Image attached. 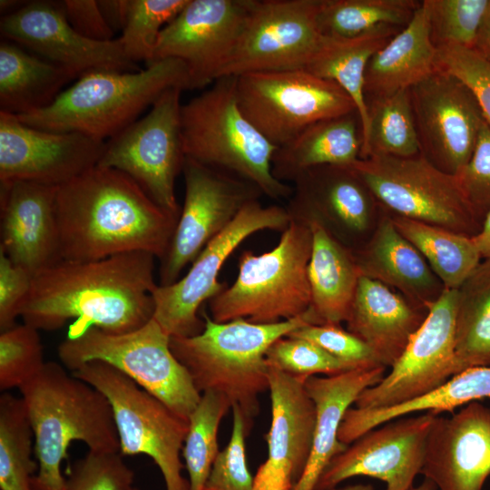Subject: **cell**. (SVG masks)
Listing matches in <instances>:
<instances>
[{
    "mask_svg": "<svg viewBox=\"0 0 490 490\" xmlns=\"http://www.w3.org/2000/svg\"><path fill=\"white\" fill-rule=\"evenodd\" d=\"M183 205L168 250L161 260L160 286L180 279L206 245L250 202L263 194L251 182L185 157Z\"/></svg>",
    "mask_w": 490,
    "mask_h": 490,
    "instance_id": "obj_14",
    "label": "cell"
},
{
    "mask_svg": "<svg viewBox=\"0 0 490 490\" xmlns=\"http://www.w3.org/2000/svg\"><path fill=\"white\" fill-rule=\"evenodd\" d=\"M67 474L64 490H130L134 481L120 453L89 451Z\"/></svg>",
    "mask_w": 490,
    "mask_h": 490,
    "instance_id": "obj_45",
    "label": "cell"
},
{
    "mask_svg": "<svg viewBox=\"0 0 490 490\" xmlns=\"http://www.w3.org/2000/svg\"><path fill=\"white\" fill-rule=\"evenodd\" d=\"M286 209L291 220L331 224L346 233L359 234L369 224L372 199L369 190L351 166H320L299 174Z\"/></svg>",
    "mask_w": 490,
    "mask_h": 490,
    "instance_id": "obj_25",
    "label": "cell"
},
{
    "mask_svg": "<svg viewBox=\"0 0 490 490\" xmlns=\"http://www.w3.org/2000/svg\"><path fill=\"white\" fill-rule=\"evenodd\" d=\"M66 17L73 28L85 38L106 42L113 40L114 31L104 19L98 1H62Z\"/></svg>",
    "mask_w": 490,
    "mask_h": 490,
    "instance_id": "obj_51",
    "label": "cell"
},
{
    "mask_svg": "<svg viewBox=\"0 0 490 490\" xmlns=\"http://www.w3.org/2000/svg\"><path fill=\"white\" fill-rule=\"evenodd\" d=\"M318 4L319 0H256L220 77L304 69L322 39L317 23Z\"/></svg>",
    "mask_w": 490,
    "mask_h": 490,
    "instance_id": "obj_16",
    "label": "cell"
},
{
    "mask_svg": "<svg viewBox=\"0 0 490 490\" xmlns=\"http://www.w3.org/2000/svg\"><path fill=\"white\" fill-rule=\"evenodd\" d=\"M456 176L466 200L482 221L490 211V124L485 120L469 161Z\"/></svg>",
    "mask_w": 490,
    "mask_h": 490,
    "instance_id": "obj_49",
    "label": "cell"
},
{
    "mask_svg": "<svg viewBox=\"0 0 490 490\" xmlns=\"http://www.w3.org/2000/svg\"><path fill=\"white\" fill-rule=\"evenodd\" d=\"M204 328L191 337H172L171 349L197 390L225 397L242 413L248 434L260 414L259 396L269 390L266 354L278 339L307 325H318L309 309L292 319L256 324L246 319L218 323L202 312Z\"/></svg>",
    "mask_w": 490,
    "mask_h": 490,
    "instance_id": "obj_4",
    "label": "cell"
},
{
    "mask_svg": "<svg viewBox=\"0 0 490 490\" xmlns=\"http://www.w3.org/2000/svg\"><path fill=\"white\" fill-rule=\"evenodd\" d=\"M351 167L374 199L397 216L471 237L481 228L457 176L440 170L422 154L370 156Z\"/></svg>",
    "mask_w": 490,
    "mask_h": 490,
    "instance_id": "obj_10",
    "label": "cell"
},
{
    "mask_svg": "<svg viewBox=\"0 0 490 490\" xmlns=\"http://www.w3.org/2000/svg\"><path fill=\"white\" fill-rule=\"evenodd\" d=\"M360 275L400 290L427 309L445 289L419 250L384 217L367 245L354 254Z\"/></svg>",
    "mask_w": 490,
    "mask_h": 490,
    "instance_id": "obj_28",
    "label": "cell"
},
{
    "mask_svg": "<svg viewBox=\"0 0 490 490\" xmlns=\"http://www.w3.org/2000/svg\"><path fill=\"white\" fill-rule=\"evenodd\" d=\"M306 379L269 369L271 420L265 436L268 457L254 475V490H292L306 469L316 422Z\"/></svg>",
    "mask_w": 490,
    "mask_h": 490,
    "instance_id": "obj_22",
    "label": "cell"
},
{
    "mask_svg": "<svg viewBox=\"0 0 490 490\" xmlns=\"http://www.w3.org/2000/svg\"><path fill=\"white\" fill-rule=\"evenodd\" d=\"M55 215L60 260L71 261L133 251L161 261L179 218L125 173L97 165L58 186Z\"/></svg>",
    "mask_w": 490,
    "mask_h": 490,
    "instance_id": "obj_2",
    "label": "cell"
},
{
    "mask_svg": "<svg viewBox=\"0 0 490 490\" xmlns=\"http://www.w3.org/2000/svg\"><path fill=\"white\" fill-rule=\"evenodd\" d=\"M288 337L311 341L338 359L357 368L382 366L364 341L338 324L307 325Z\"/></svg>",
    "mask_w": 490,
    "mask_h": 490,
    "instance_id": "obj_48",
    "label": "cell"
},
{
    "mask_svg": "<svg viewBox=\"0 0 490 490\" xmlns=\"http://www.w3.org/2000/svg\"><path fill=\"white\" fill-rule=\"evenodd\" d=\"M362 127L357 112L319 121L279 147L272 158V172L286 182L301 172L320 166H351L360 159Z\"/></svg>",
    "mask_w": 490,
    "mask_h": 490,
    "instance_id": "obj_30",
    "label": "cell"
},
{
    "mask_svg": "<svg viewBox=\"0 0 490 490\" xmlns=\"http://www.w3.org/2000/svg\"><path fill=\"white\" fill-rule=\"evenodd\" d=\"M236 95L245 117L277 148L315 122L357 112L340 86L305 69L236 76Z\"/></svg>",
    "mask_w": 490,
    "mask_h": 490,
    "instance_id": "obj_11",
    "label": "cell"
},
{
    "mask_svg": "<svg viewBox=\"0 0 490 490\" xmlns=\"http://www.w3.org/2000/svg\"><path fill=\"white\" fill-rule=\"evenodd\" d=\"M39 330L23 323L1 331L0 389L20 388L44 368Z\"/></svg>",
    "mask_w": 490,
    "mask_h": 490,
    "instance_id": "obj_43",
    "label": "cell"
},
{
    "mask_svg": "<svg viewBox=\"0 0 490 490\" xmlns=\"http://www.w3.org/2000/svg\"><path fill=\"white\" fill-rule=\"evenodd\" d=\"M368 125L360 159L420 154L409 89L368 102Z\"/></svg>",
    "mask_w": 490,
    "mask_h": 490,
    "instance_id": "obj_38",
    "label": "cell"
},
{
    "mask_svg": "<svg viewBox=\"0 0 490 490\" xmlns=\"http://www.w3.org/2000/svg\"><path fill=\"white\" fill-rule=\"evenodd\" d=\"M486 397H490V366L467 368L408 402L378 409L348 408L338 431V440L348 446L369 430L408 414L431 412L438 416Z\"/></svg>",
    "mask_w": 490,
    "mask_h": 490,
    "instance_id": "obj_33",
    "label": "cell"
},
{
    "mask_svg": "<svg viewBox=\"0 0 490 490\" xmlns=\"http://www.w3.org/2000/svg\"><path fill=\"white\" fill-rule=\"evenodd\" d=\"M3 40L75 74L94 71L135 72L119 38L93 41L79 34L67 20L62 1H31L0 20Z\"/></svg>",
    "mask_w": 490,
    "mask_h": 490,
    "instance_id": "obj_19",
    "label": "cell"
},
{
    "mask_svg": "<svg viewBox=\"0 0 490 490\" xmlns=\"http://www.w3.org/2000/svg\"><path fill=\"white\" fill-rule=\"evenodd\" d=\"M230 438L220 451L203 490H254V477L248 468L245 438L249 435L242 413L232 407Z\"/></svg>",
    "mask_w": 490,
    "mask_h": 490,
    "instance_id": "obj_46",
    "label": "cell"
},
{
    "mask_svg": "<svg viewBox=\"0 0 490 490\" xmlns=\"http://www.w3.org/2000/svg\"><path fill=\"white\" fill-rule=\"evenodd\" d=\"M420 5L416 0H319L317 23L322 36L352 38L384 25L403 28Z\"/></svg>",
    "mask_w": 490,
    "mask_h": 490,
    "instance_id": "obj_37",
    "label": "cell"
},
{
    "mask_svg": "<svg viewBox=\"0 0 490 490\" xmlns=\"http://www.w3.org/2000/svg\"><path fill=\"white\" fill-rule=\"evenodd\" d=\"M308 225L312 233L308 267L310 309L318 325H340L348 317L361 275L350 249L321 224L311 221Z\"/></svg>",
    "mask_w": 490,
    "mask_h": 490,
    "instance_id": "obj_31",
    "label": "cell"
},
{
    "mask_svg": "<svg viewBox=\"0 0 490 490\" xmlns=\"http://www.w3.org/2000/svg\"><path fill=\"white\" fill-rule=\"evenodd\" d=\"M34 275L0 251V329L15 325L29 295Z\"/></svg>",
    "mask_w": 490,
    "mask_h": 490,
    "instance_id": "obj_50",
    "label": "cell"
},
{
    "mask_svg": "<svg viewBox=\"0 0 490 490\" xmlns=\"http://www.w3.org/2000/svg\"><path fill=\"white\" fill-rule=\"evenodd\" d=\"M474 49L490 60V5Z\"/></svg>",
    "mask_w": 490,
    "mask_h": 490,
    "instance_id": "obj_54",
    "label": "cell"
},
{
    "mask_svg": "<svg viewBox=\"0 0 490 490\" xmlns=\"http://www.w3.org/2000/svg\"><path fill=\"white\" fill-rule=\"evenodd\" d=\"M130 490H139L137 488H134L133 486Z\"/></svg>",
    "mask_w": 490,
    "mask_h": 490,
    "instance_id": "obj_58",
    "label": "cell"
},
{
    "mask_svg": "<svg viewBox=\"0 0 490 490\" xmlns=\"http://www.w3.org/2000/svg\"><path fill=\"white\" fill-rule=\"evenodd\" d=\"M155 260L133 251L97 260H61L33 277L20 317L48 331L73 319L69 338L90 328L110 334L133 331L153 317Z\"/></svg>",
    "mask_w": 490,
    "mask_h": 490,
    "instance_id": "obj_1",
    "label": "cell"
},
{
    "mask_svg": "<svg viewBox=\"0 0 490 490\" xmlns=\"http://www.w3.org/2000/svg\"><path fill=\"white\" fill-rule=\"evenodd\" d=\"M170 340L171 337L152 318L122 334L90 328L76 338H66L58 347V357L71 372L91 361L104 362L189 420L201 394L173 355Z\"/></svg>",
    "mask_w": 490,
    "mask_h": 490,
    "instance_id": "obj_8",
    "label": "cell"
},
{
    "mask_svg": "<svg viewBox=\"0 0 490 490\" xmlns=\"http://www.w3.org/2000/svg\"><path fill=\"white\" fill-rule=\"evenodd\" d=\"M436 47L475 48L490 0H424Z\"/></svg>",
    "mask_w": 490,
    "mask_h": 490,
    "instance_id": "obj_42",
    "label": "cell"
},
{
    "mask_svg": "<svg viewBox=\"0 0 490 490\" xmlns=\"http://www.w3.org/2000/svg\"><path fill=\"white\" fill-rule=\"evenodd\" d=\"M420 154L457 175L469 161L485 120L472 91L437 70L409 89Z\"/></svg>",
    "mask_w": 490,
    "mask_h": 490,
    "instance_id": "obj_18",
    "label": "cell"
},
{
    "mask_svg": "<svg viewBox=\"0 0 490 490\" xmlns=\"http://www.w3.org/2000/svg\"><path fill=\"white\" fill-rule=\"evenodd\" d=\"M436 416L424 412L414 417H399L365 433L330 460L315 490L337 487L358 475L385 482V490H409L421 474Z\"/></svg>",
    "mask_w": 490,
    "mask_h": 490,
    "instance_id": "obj_20",
    "label": "cell"
},
{
    "mask_svg": "<svg viewBox=\"0 0 490 490\" xmlns=\"http://www.w3.org/2000/svg\"><path fill=\"white\" fill-rule=\"evenodd\" d=\"M312 249L309 225L291 220L270 250H244L235 281L209 300L218 323L246 319L273 324L305 314L311 306L308 267Z\"/></svg>",
    "mask_w": 490,
    "mask_h": 490,
    "instance_id": "obj_7",
    "label": "cell"
},
{
    "mask_svg": "<svg viewBox=\"0 0 490 490\" xmlns=\"http://www.w3.org/2000/svg\"><path fill=\"white\" fill-rule=\"evenodd\" d=\"M72 374L109 400L122 456H150L162 472L166 490H190L181 460L189 420L104 362H88Z\"/></svg>",
    "mask_w": 490,
    "mask_h": 490,
    "instance_id": "obj_9",
    "label": "cell"
},
{
    "mask_svg": "<svg viewBox=\"0 0 490 490\" xmlns=\"http://www.w3.org/2000/svg\"><path fill=\"white\" fill-rule=\"evenodd\" d=\"M472 238L482 259H490V211L485 215L479 231Z\"/></svg>",
    "mask_w": 490,
    "mask_h": 490,
    "instance_id": "obj_53",
    "label": "cell"
},
{
    "mask_svg": "<svg viewBox=\"0 0 490 490\" xmlns=\"http://www.w3.org/2000/svg\"><path fill=\"white\" fill-rule=\"evenodd\" d=\"M231 407L220 394L207 391L189 416L182 455L189 474L190 490H203L212 465L220 452L218 430L222 417Z\"/></svg>",
    "mask_w": 490,
    "mask_h": 490,
    "instance_id": "obj_40",
    "label": "cell"
},
{
    "mask_svg": "<svg viewBox=\"0 0 490 490\" xmlns=\"http://www.w3.org/2000/svg\"><path fill=\"white\" fill-rule=\"evenodd\" d=\"M34 437L38 472L32 490H64L61 466L81 441L89 451L120 453L113 412L107 397L64 367L46 362L19 388Z\"/></svg>",
    "mask_w": 490,
    "mask_h": 490,
    "instance_id": "obj_3",
    "label": "cell"
},
{
    "mask_svg": "<svg viewBox=\"0 0 490 490\" xmlns=\"http://www.w3.org/2000/svg\"><path fill=\"white\" fill-rule=\"evenodd\" d=\"M436 69L456 76L472 91L490 124V60L472 48L443 45L436 47Z\"/></svg>",
    "mask_w": 490,
    "mask_h": 490,
    "instance_id": "obj_47",
    "label": "cell"
},
{
    "mask_svg": "<svg viewBox=\"0 0 490 490\" xmlns=\"http://www.w3.org/2000/svg\"><path fill=\"white\" fill-rule=\"evenodd\" d=\"M426 315L427 309L388 286L360 276L346 322L348 331L364 341L387 368L400 358Z\"/></svg>",
    "mask_w": 490,
    "mask_h": 490,
    "instance_id": "obj_26",
    "label": "cell"
},
{
    "mask_svg": "<svg viewBox=\"0 0 490 490\" xmlns=\"http://www.w3.org/2000/svg\"><path fill=\"white\" fill-rule=\"evenodd\" d=\"M34 433L22 397H0V489L32 490L38 467L33 460Z\"/></svg>",
    "mask_w": 490,
    "mask_h": 490,
    "instance_id": "obj_39",
    "label": "cell"
},
{
    "mask_svg": "<svg viewBox=\"0 0 490 490\" xmlns=\"http://www.w3.org/2000/svg\"><path fill=\"white\" fill-rule=\"evenodd\" d=\"M101 12L110 27L122 30L124 27L129 0H102L98 1Z\"/></svg>",
    "mask_w": 490,
    "mask_h": 490,
    "instance_id": "obj_52",
    "label": "cell"
},
{
    "mask_svg": "<svg viewBox=\"0 0 490 490\" xmlns=\"http://www.w3.org/2000/svg\"><path fill=\"white\" fill-rule=\"evenodd\" d=\"M327 490H375L374 487L369 484H356L349 485L343 487H334Z\"/></svg>",
    "mask_w": 490,
    "mask_h": 490,
    "instance_id": "obj_56",
    "label": "cell"
},
{
    "mask_svg": "<svg viewBox=\"0 0 490 490\" xmlns=\"http://www.w3.org/2000/svg\"><path fill=\"white\" fill-rule=\"evenodd\" d=\"M106 142L79 132H55L0 112V182L60 186L100 162Z\"/></svg>",
    "mask_w": 490,
    "mask_h": 490,
    "instance_id": "obj_21",
    "label": "cell"
},
{
    "mask_svg": "<svg viewBox=\"0 0 490 490\" xmlns=\"http://www.w3.org/2000/svg\"><path fill=\"white\" fill-rule=\"evenodd\" d=\"M172 87L189 90L187 66L178 59L159 60L135 72L94 71L77 78L49 106L15 116L40 130L107 142Z\"/></svg>",
    "mask_w": 490,
    "mask_h": 490,
    "instance_id": "obj_5",
    "label": "cell"
},
{
    "mask_svg": "<svg viewBox=\"0 0 490 490\" xmlns=\"http://www.w3.org/2000/svg\"><path fill=\"white\" fill-rule=\"evenodd\" d=\"M386 367L361 368L337 375L309 377L305 387L316 409L311 454L306 469L292 490H315L318 480L337 455L348 446L338 440L344 416L358 396L378 384Z\"/></svg>",
    "mask_w": 490,
    "mask_h": 490,
    "instance_id": "obj_27",
    "label": "cell"
},
{
    "mask_svg": "<svg viewBox=\"0 0 490 490\" xmlns=\"http://www.w3.org/2000/svg\"><path fill=\"white\" fill-rule=\"evenodd\" d=\"M421 474L439 490H482L490 476V407L475 401L436 416Z\"/></svg>",
    "mask_w": 490,
    "mask_h": 490,
    "instance_id": "obj_23",
    "label": "cell"
},
{
    "mask_svg": "<svg viewBox=\"0 0 490 490\" xmlns=\"http://www.w3.org/2000/svg\"><path fill=\"white\" fill-rule=\"evenodd\" d=\"M20 3L21 2L17 0H1L0 1L1 13H4V15H5L12 12L16 11L24 5Z\"/></svg>",
    "mask_w": 490,
    "mask_h": 490,
    "instance_id": "obj_55",
    "label": "cell"
},
{
    "mask_svg": "<svg viewBox=\"0 0 490 490\" xmlns=\"http://www.w3.org/2000/svg\"><path fill=\"white\" fill-rule=\"evenodd\" d=\"M290 221L286 207L264 206L259 200L247 204L206 245L182 278L172 285L155 288L152 318L171 338L201 333L204 320L199 317V309L226 288L218 276L228 257L253 233L265 230L282 232Z\"/></svg>",
    "mask_w": 490,
    "mask_h": 490,
    "instance_id": "obj_13",
    "label": "cell"
},
{
    "mask_svg": "<svg viewBox=\"0 0 490 490\" xmlns=\"http://www.w3.org/2000/svg\"><path fill=\"white\" fill-rule=\"evenodd\" d=\"M436 47L421 1L410 22L370 58L365 74L367 102L412 86L436 71Z\"/></svg>",
    "mask_w": 490,
    "mask_h": 490,
    "instance_id": "obj_29",
    "label": "cell"
},
{
    "mask_svg": "<svg viewBox=\"0 0 490 490\" xmlns=\"http://www.w3.org/2000/svg\"><path fill=\"white\" fill-rule=\"evenodd\" d=\"M180 87L166 90L142 117L106 142L97 166L132 178L162 210L179 217L175 180L182 172Z\"/></svg>",
    "mask_w": 490,
    "mask_h": 490,
    "instance_id": "obj_12",
    "label": "cell"
},
{
    "mask_svg": "<svg viewBox=\"0 0 490 490\" xmlns=\"http://www.w3.org/2000/svg\"><path fill=\"white\" fill-rule=\"evenodd\" d=\"M190 0H129L126 21L119 38L125 55L133 63H152L162 30Z\"/></svg>",
    "mask_w": 490,
    "mask_h": 490,
    "instance_id": "obj_41",
    "label": "cell"
},
{
    "mask_svg": "<svg viewBox=\"0 0 490 490\" xmlns=\"http://www.w3.org/2000/svg\"><path fill=\"white\" fill-rule=\"evenodd\" d=\"M255 3L190 0L162 30L152 63L181 61L188 69L189 90L212 84L231 57Z\"/></svg>",
    "mask_w": 490,
    "mask_h": 490,
    "instance_id": "obj_15",
    "label": "cell"
},
{
    "mask_svg": "<svg viewBox=\"0 0 490 490\" xmlns=\"http://www.w3.org/2000/svg\"><path fill=\"white\" fill-rule=\"evenodd\" d=\"M457 291L453 376L490 366V259L481 260Z\"/></svg>",
    "mask_w": 490,
    "mask_h": 490,
    "instance_id": "obj_35",
    "label": "cell"
},
{
    "mask_svg": "<svg viewBox=\"0 0 490 490\" xmlns=\"http://www.w3.org/2000/svg\"><path fill=\"white\" fill-rule=\"evenodd\" d=\"M266 359L270 368L305 378L317 374L332 376L361 368L338 359L311 341L288 336L270 347Z\"/></svg>",
    "mask_w": 490,
    "mask_h": 490,
    "instance_id": "obj_44",
    "label": "cell"
},
{
    "mask_svg": "<svg viewBox=\"0 0 490 490\" xmlns=\"http://www.w3.org/2000/svg\"><path fill=\"white\" fill-rule=\"evenodd\" d=\"M185 157L228 172L257 186L264 196L289 199L292 186L275 178L272 158L278 149L242 113L236 76H222L181 105Z\"/></svg>",
    "mask_w": 490,
    "mask_h": 490,
    "instance_id": "obj_6",
    "label": "cell"
},
{
    "mask_svg": "<svg viewBox=\"0 0 490 490\" xmlns=\"http://www.w3.org/2000/svg\"><path fill=\"white\" fill-rule=\"evenodd\" d=\"M436 486L435 485V484L431 480L425 478V480L419 485L416 487L413 486L409 490H436Z\"/></svg>",
    "mask_w": 490,
    "mask_h": 490,
    "instance_id": "obj_57",
    "label": "cell"
},
{
    "mask_svg": "<svg viewBox=\"0 0 490 490\" xmlns=\"http://www.w3.org/2000/svg\"><path fill=\"white\" fill-rule=\"evenodd\" d=\"M78 76L22 46L0 43V112L21 115L49 106Z\"/></svg>",
    "mask_w": 490,
    "mask_h": 490,
    "instance_id": "obj_32",
    "label": "cell"
},
{
    "mask_svg": "<svg viewBox=\"0 0 490 490\" xmlns=\"http://www.w3.org/2000/svg\"><path fill=\"white\" fill-rule=\"evenodd\" d=\"M457 289H444L427 307V315L411 337L391 371L365 389L355 407L378 409L424 396L453 376L456 348Z\"/></svg>",
    "mask_w": 490,
    "mask_h": 490,
    "instance_id": "obj_17",
    "label": "cell"
},
{
    "mask_svg": "<svg viewBox=\"0 0 490 490\" xmlns=\"http://www.w3.org/2000/svg\"><path fill=\"white\" fill-rule=\"evenodd\" d=\"M392 220L423 255L446 289H458L481 262L471 236L397 215Z\"/></svg>",
    "mask_w": 490,
    "mask_h": 490,
    "instance_id": "obj_36",
    "label": "cell"
},
{
    "mask_svg": "<svg viewBox=\"0 0 490 490\" xmlns=\"http://www.w3.org/2000/svg\"><path fill=\"white\" fill-rule=\"evenodd\" d=\"M57 189L26 181L0 182V251L34 276L61 261Z\"/></svg>",
    "mask_w": 490,
    "mask_h": 490,
    "instance_id": "obj_24",
    "label": "cell"
},
{
    "mask_svg": "<svg viewBox=\"0 0 490 490\" xmlns=\"http://www.w3.org/2000/svg\"><path fill=\"white\" fill-rule=\"evenodd\" d=\"M401 29L384 25L352 38L322 36L317 51L304 68L334 82L349 95L360 119L363 141L368 125V105L364 92L368 64L372 55Z\"/></svg>",
    "mask_w": 490,
    "mask_h": 490,
    "instance_id": "obj_34",
    "label": "cell"
}]
</instances>
